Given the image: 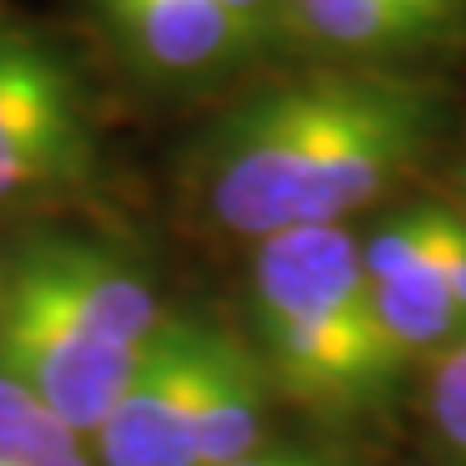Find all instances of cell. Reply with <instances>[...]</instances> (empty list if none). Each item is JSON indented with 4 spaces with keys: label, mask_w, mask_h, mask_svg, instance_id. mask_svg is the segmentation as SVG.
<instances>
[{
    "label": "cell",
    "mask_w": 466,
    "mask_h": 466,
    "mask_svg": "<svg viewBox=\"0 0 466 466\" xmlns=\"http://www.w3.org/2000/svg\"><path fill=\"white\" fill-rule=\"evenodd\" d=\"M428 441L441 466H466V337L450 346L428 371L423 393Z\"/></svg>",
    "instance_id": "11"
},
{
    "label": "cell",
    "mask_w": 466,
    "mask_h": 466,
    "mask_svg": "<svg viewBox=\"0 0 466 466\" xmlns=\"http://www.w3.org/2000/svg\"><path fill=\"white\" fill-rule=\"evenodd\" d=\"M277 48L311 66L432 74L466 52V0H281Z\"/></svg>",
    "instance_id": "5"
},
{
    "label": "cell",
    "mask_w": 466,
    "mask_h": 466,
    "mask_svg": "<svg viewBox=\"0 0 466 466\" xmlns=\"http://www.w3.org/2000/svg\"><path fill=\"white\" fill-rule=\"evenodd\" d=\"M100 160L78 66L44 35L0 22V208L86 190Z\"/></svg>",
    "instance_id": "4"
},
{
    "label": "cell",
    "mask_w": 466,
    "mask_h": 466,
    "mask_svg": "<svg viewBox=\"0 0 466 466\" xmlns=\"http://www.w3.org/2000/svg\"><path fill=\"white\" fill-rule=\"evenodd\" d=\"M168 307L147 268L100 233L31 225L5 247L0 371L96 441Z\"/></svg>",
    "instance_id": "2"
},
{
    "label": "cell",
    "mask_w": 466,
    "mask_h": 466,
    "mask_svg": "<svg viewBox=\"0 0 466 466\" xmlns=\"http://www.w3.org/2000/svg\"><path fill=\"white\" fill-rule=\"evenodd\" d=\"M91 9L126 66L168 91L212 86L272 52L217 0H91Z\"/></svg>",
    "instance_id": "8"
},
{
    "label": "cell",
    "mask_w": 466,
    "mask_h": 466,
    "mask_svg": "<svg viewBox=\"0 0 466 466\" xmlns=\"http://www.w3.org/2000/svg\"><path fill=\"white\" fill-rule=\"evenodd\" d=\"M436 208L441 199L432 195H410L380 212L371 229L359 233L367 294L389 346L398 350L406 367L410 359L436 363L466 337L441 264Z\"/></svg>",
    "instance_id": "7"
},
{
    "label": "cell",
    "mask_w": 466,
    "mask_h": 466,
    "mask_svg": "<svg viewBox=\"0 0 466 466\" xmlns=\"http://www.w3.org/2000/svg\"><path fill=\"white\" fill-rule=\"evenodd\" d=\"M212 319L168 311L91 441L96 466H199V389Z\"/></svg>",
    "instance_id": "6"
},
{
    "label": "cell",
    "mask_w": 466,
    "mask_h": 466,
    "mask_svg": "<svg viewBox=\"0 0 466 466\" xmlns=\"http://www.w3.org/2000/svg\"><path fill=\"white\" fill-rule=\"evenodd\" d=\"M0 285H5V247H0Z\"/></svg>",
    "instance_id": "15"
},
{
    "label": "cell",
    "mask_w": 466,
    "mask_h": 466,
    "mask_svg": "<svg viewBox=\"0 0 466 466\" xmlns=\"http://www.w3.org/2000/svg\"><path fill=\"white\" fill-rule=\"evenodd\" d=\"M250 341L277 398L333 423L380 415L406 363L367 294L359 229H299L255 242Z\"/></svg>",
    "instance_id": "3"
},
{
    "label": "cell",
    "mask_w": 466,
    "mask_h": 466,
    "mask_svg": "<svg viewBox=\"0 0 466 466\" xmlns=\"http://www.w3.org/2000/svg\"><path fill=\"white\" fill-rule=\"evenodd\" d=\"M0 466H96V453L0 371Z\"/></svg>",
    "instance_id": "10"
},
{
    "label": "cell",
    "mask_w": 466,
    "mask_h": 466,
    "mask_svg": "<svg viewBox=\"0 0 466 466\" xmlns=\"http://www.w3.org/2000/svg\"><path fill=\"white\" fill-rule=\"evenodd\" d=\"M277 384L255 341L212 319L199 389V466H229L268 445Z\"/></svg>",
    "instance_id": "9"
},
{
    "label": "cell",
    "mask_w": 466,
    "mask_h": 466,
    "mask_svg": "<svg viewBox=\"0 0 466 466\" xmlns=\"http://www.w3.org/2000/svg\"><path fill=\"white\" fill-rule=\"evenodd\" d=\"M217 5H225L233 17H242L268 48H277V9H281V0H217Z\"/></svg>",
    "instance_id": "13"
},
{
    "label": "cell",
    "mask_w": 466,
    "mask_h": 466,
    "mask_svg": "<svg viewBox=\"0 0 466 466\" xmlns=\"http://www.w3.org/2000/svg\"><path fill=\"white\" fill-rule=\"evenodd\" d=\"M458 186H462V208H466V165L458 168Z\"/></svg>",
    "instance_id": "14"
},
{
    "label": "cell",
    "mask_w": 466,
    "mask_h": 466,
    "mask_svg": "<svg viewBox=\"0 0 466 466\" xmlns=\"http://www.w3.org/2000/svg\"><path fill=\"white\" fill-rule=\"evenodd\" d=\"M436 242H441V264H445V281L458 302V316L466 329V208L462 203L441 199L436 208Z\"/></svg>",
    "instance_id": "12"
},
{
    "label": "cell",
    "mask_w": 466,
    "mask_h": 466,
    "mask_svg": "<svg viewBox=\"0 0 466 466\" xmlns=\"http://www.w3.org/2000/svg\"><path fill=\"white\" fill-rule=\"evenodd\" d=\"M450 121L453 91L436 74L311 66L229 104L195 138L186 177L233 238L337 229L398 199Z\"/></svg>",
    "instance_id": "1"
}]
</instances>
